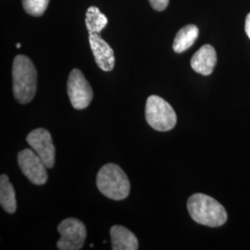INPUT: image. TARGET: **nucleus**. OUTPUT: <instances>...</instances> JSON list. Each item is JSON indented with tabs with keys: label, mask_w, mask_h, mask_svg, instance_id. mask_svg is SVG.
I'll return each instance as SVG.
<instances>
[{
	"label": "nucleus",
	"mask_w": 250,
	"mask_h": 250,
	"mask_svg": "<svg viewBox=\"0 0 250 250\" xmlns=\"http://www.w3.org/2000/svg\"><path fill=\"white\" fill-rule=\"evenodd\" d=\"M245 31L247 33V36L250 37V12L248 14L247 19H246V23H245Z\"/></svg>",
	"instance_id": "f3484780"
},
{
	"label": "nucleus",
	"mask_w": 250,
	"mask_h": 250,
	"mask_svg": "<svg viewBox=\"0 0 250 250\" xmlns=\"http://www.w3.org/2000/svg\"><path fill=\"white\" fill-rule=\"evenodd\" d=\"M107 18L99 8L91 6L85 14V25L89 34H99L107 26Z\"/></svg>",
	"instance_id": "4468645a"
},
{
	"label": "nucleus",
	"mask_w": 250,
	"mask_h": 250,
	"mask_svg": "<svg viewBox=\"0 0 250 250\" xmlns=\"http://www.w3.org/2000/svg\"><path fill=\"white\" fill-rule=\"evenodd\" d=\"M198 28L194 24H188L179 30L175 36L172 48L176 53H183L190 48L198 37Z\"/></svg>",
	"instance_id": "f8f14e48"
},
{
	"label": "nucleus",
	"mask_w": 250,
	"mask_h": 250,
	"mask_svg": "<svg viewBox=\"0 0 250 250\" xmlns=\"http://www.w3.org/2000/svg\"><path fill=\"white\" fill-rule=\"evenodd\" d=\"M188 209L191 218L201 225L219 227L227 221L224 206L213 197L204 194H194L188 198Z\"/></svg>",
	"instance_id": "f03ea898"
},
{
	"label": "nucleus",
	"mask_w": 250,
	"mask_h": 250,
	"mask_svg": "<svg viewBox=\"0 0 250 250\" xmlns=\"http://www.w3.org/2000/svg\"><path fill=\"white\" fill-rule=\"evenodd\" d=\"M13 95L21 104H27L35 98L37 88V72L32 61L24 55L15 57L12 66Z\"/></svg>",
	"instance_id": "f257e3e1"
},
{
	"label": "nucleus",
	"mask_w": 250,
	"mask_h": 250,
	"mask_svg": "<svg viewBox=\"0 0 250 250\" xmlns=\"http://www.w3.org/2000/svg\"><path fill=\"white\" fill-rule=\"evenodd\" d=\"M0 204L9 214H13L17 209L15 190L6 174H1L0 176Z\"/></svg>",
	"instance_id": "ddd939ff"
},
{
	"label": "nucleus",
	"mask_w": 250,
	"mask_h": 250,
	"mask_svg": "<svg viewBox=\"0 0 250 250\" xmlns=\"http://www.w3.org/2000/svg\"><path fill=\"white\" fill-rule=\"evenodd\" d=\"M67 92L72 107L75 109H84L93 100L94 93L88 81L78 69L70 72L67 83Z\"/></svg>",
	"instance_id": "423d86ee"
},
{
	"label": "nucleus",
	"mask_w": 250,
	"mask_h": 250,
	"mask_svg": "<svg viewBox=\"0 0 250 250\" xmlns=\"http://www.w3.org/2000/svg\"><path fill=\"white\" fill-rule=\"evenodd\" d=\"M111 249L113 250H137L138 239L134 232L125 226L114 225L110 228Z\"/></svg>",
	"instance_id": "9b49d317"
},
{
	"label": "nucleus",
	"mask_w": 250,
	"mask_h": 250,
	"mask_svg": "<svg viewBox=\"0 0 250 250\" xmlns=\"http://www.w3.org/2000/svg\"><path fill=\"white\" fill-rule=\"evenodd\" d=\"M49 0H22L23 9L34 17H40L45 13Z\"/></svg>",
	"instance_id": "2eb2a0df"
},
{
	"label": "nucleus",
	"mask_w": 250,
	"mask_h": 250,
	"mask_svg": "<svg viewBox=\"0 0 250 250\" xmlns=\"http://www.w3.org/2000/svg\"><path fill=\"white\" fill-rule=\"evenodd\" d=\"M99 192L112 200H124L129 196L131 185L123 169L114 163L105 164L98 172Z\"/></svg>",
	"instance_id": "7ed1b4c3"
},
{
	"label": "nucleus",
	"mask_w": 250,
	"mask_h": 250,
	"mask_svg": "<svg viewBox=\"0 0 250 250\" xmlns=\"http://www.w3.org/2000/svg\"><path fill=\"white\" fill-rule=\"evenodd\" d=\"M217 54L212 45H202L191 59V67L195 72L208 76L214 71Z\"/></svg>",
	"instance_id": "9d476101"
},
{
	"label": "nucleus",
	"mask_w": 250,
	"mask_h": 250,
	"mask_svg": "<svg viewBox=\"0 0 250 250\" xmlns=\"http://www.w3.org/2000/svg\"><path fill=\"white\" fill-rule=\"evenodd\" d=\"M18 164L27 179L36 186L45 185L48 178L47 167L33 149L25 148L18 153Z\"/></svg>",
	"instance_id": "0eeeda50"
},
{
	"label": "nucleus",
	"mask_w": 250,
	"mask_h": 250,
	"mask_svg": "<svg viewBox=\"0 0 250 250\" xmlns=\"http://www.w3.org/2000/svg\"><path fill=\"white\" fill-rule=\"evenodd\" d=\"M61 238L57 243L60 250H79L83 247L86 238L85 225L76 218L63 220L58 226Z\"/></svg>",
	"instance_id": "39448f33"
},
{
	"label": "nucleus",
	"mask_w": 250,
	"mask_h": 250,
	"mask_svg": "<svg viewBox=\"0 0 250 250\" xmlns=\"http://www.w3.org/2000/svg\"><path fill=\"white\" fill-rule=\"evenodd\" d=\"M21 44H20V43H18V44H16V47H17V48H21Z\"/></svg>",
	"instance_id": "a211bd4d"
},
{
	"label": "nucleus",
	"mask_w": 250,
	"mask_h": 250,
	"mask_svg": "<svg viewBox=\"0 0 250 250\" xmlns=\"http://www.w3.org/2000/svg\"><path fill=\"white\" fill-rule=\"evenodd\" d=\"M153 9L157 11H163L169 5V0H148Z\"/></svg>",
	"instance_id": "dca6fc26"
},
{
	"label": "nucleus",
	"mask_w": 250,
	"mask_h": 250,
	"mask_svg": "<svg viewBox=\"0 0 250 250\" xmlns=\"http://www.w3.org/2000/svg\"><path fill=\"white\" fill-rule=\"evenodd\" d=\"M89 43L99 69L104 72L112 71L115 66V56L111 46L99 34H89Z\"/></svg>",
	"instance_id": "1a4fd4ad"
},
{
	"label": "nucleus",
	"mask_w": 250,
	"mask_h": 250,
	"mask_svg": "<svg viewBox=\"0 0 250 250\" xmlns=\"http://www.w3.org/2000/svg\"><path fill=\"white\" fill-rule=\"evenodd\" d=\"M27 143L50 169L55 165L56 148L50 133L44 128H37L27 135Z\"/></svg>",
	"instance_id": "6e6552de"
},
{
	"label": "nucleus",
	"mask_w": 250,
	"mask_h": 250,
	"mask_svg": "<svg viewBox=\"0 0 250 250\" xmlns=\"http://www.w3.org/2000/svg\"><path fill=\"white\" fill-rule=\"evenodd\" d=\"M146 120L154 130L167 132L175 127L177 116L174 109L166 100L159 96L152 95L146 100Z\"/></svg>",
	"instance_id": "20e7f679"
}]
</instances>
